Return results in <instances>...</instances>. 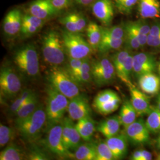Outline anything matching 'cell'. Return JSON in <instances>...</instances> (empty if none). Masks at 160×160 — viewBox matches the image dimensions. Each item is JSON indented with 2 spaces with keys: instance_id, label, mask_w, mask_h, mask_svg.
I'll return each instance as SVG.
<instances>
[{
  "instance_id": "51",
  "label": "cell",
  "mask_w": 160,
  "mask_h": 160,
  "mask_svg": "<svg viewBox=\"0 0 160 160\" xmlns=\"http://www.w3.org/2000/svg\"><path fill=\"white\" fill-rule=\"evenodd\" d=\"M74 1L78 5L87 7V6L92 5L96 0H74Z\"/></svg>"
},
{
  "instance_id": "21",
  "label": "cell",
  "mask_w": 160,
  "mask_h": 160,
  "mask_svg": "<svg viewBox=\"0 0 160 160\" xmlns=\"http://www.w3.org/2000/svg\"><path fill=\"white\" fill-rule=\"evenodd\" d=\"M38 98L34 92H33L30 96L24 102L22 107L16 113V123L24 120L30 116L38 108Z\"/></svg>"
},
{
  "instance_id": "13",
  "label": "cell",
  "mask_w": 160,
  "mask_h": 160,
  "mask_svg": "<svg viewBox=\"0 0 160 160\" xmlns=\"http://www.w3.org/2000/svg\"><path fill=\"white\" fill-rule=\"evenodd\" d=\"M92 12L97 19L106 26L112 22L114 9L111 0H96L92 5Z\"/></svg>"
},
{
  "instance_id": "20",
  "label": "cell",
  "mask_w": 160,
  "mask_h": 160,
  "mask_svg": "<svg viewBox=\"0 0 160 160\" xmlns=\"http://www.w3.org/2000/svg\"><path fill=\"white\" fill-rule=\"evenodd\" d=\"M122 122L119 116H113L100 122L97 129L106 138L117 135L120 130Z\"/></svg>"
},
{
  "instance_id": "47",
  "label": "cell",
  "mask_w": 160,
  "mask_h": 160,
  "mask_svg": "<svg viewBox=\"0 0 160 160\" xmlns=\"http://www.w3.org/2000/svg\"><path fill=\"white\" fill-rule=\"evenodd\" d=\"M84 59H75V58L68 57L67 67L65 69H67V71L69 73H72L80 68Z\"/></svg>"
},
{
  "instance_id": "8",
  "label": "cell",
  "mask_w": 160,
  "mask_h": 160,
  "mask_svg": "<svg viewBox=\"0 0 160 160\" xmlns=\"http://www.w3.org/2000/svg\"><path fill=\"white\" fill-rule=\"evenodd\" d=\"M62 123L49 128L46 138V145L49 149L62 158H74V154L65 147L62 138Z\"/></svg>"
},
{
  "instance_id": "48",
  "label": "cell",
  "mask_w": 160,
  "mask_h": 160,
  "mask_svg": "<svg viewBox=\"0 0 160 160\" xmlns=\"http://www.w3.org/2000/svg\"><path fill=\"white\" fill-rule=\"evenodd\" d=\"M40 28L32 25H22L20 33L24 37H30L37 33Z\"/></svg>"
},
{
  "instance_id": "30",
  "label": "cell",
  "mask_w": 160,
  "mask_h": 160,
  "mask_svg": "<svg viewBox=\"0 0 160 160\" xmlns=\"http://www.w3.org/2000/svg\"><path fill=\"white\" fill-rule=\"evenodd\" d=\"M120 101L121 100L119 97H116L106 103L96 106L94 108L99 113L103 115H108L114 112L119 108Z\"/></svg>"
},
{
  "instance_id": "2",
  "label": "cell",
  "mask_w": 160,
  "mask_h": 160,
  "mask_svg": "<svg viewBox=\"0 0 160 160\" xmlns=\"http://www.w3.org/2000/svg\"><path fill=\"white\" fill-rule=\"evenodd\" d=\"M42 53L46 62L53 67L59 66L65 59V50L62 36L55 31H49L43 38Z\"/></svg>"
},
{
  "instance_id": "22",
  "label": "cell",
  "mask_w": 160,
  "mask_h": 160,
  "mask_svg": "<svg viewBox=\"0 0 160 160\" xmlns=\"http://www.w3.org/2000/svg\"><path fill=\"white\" fill-rule=\"evenodd\" d=\"M75 126L83 140L87 142L91 140L96 131L95 122L91 116L78 120Z\"/></svg>"
},
{
  "instance_id": "53",
  "label": "cell",
  "mask_w": 160,
  "mask_h": 160,
  "mask_svg": "<svg viewBox=\"0 0 160 160\" xmlns=\"http://www.w3.org/2000/svg\"><path fill=\"white\" fill-rule=\"evenodd\" d=\"M152 154L150 152L146 150H142V160H152Z\"/></svg>"
},
{
  "instance_id": "26",
  "label": "cell",
  "mask_w": 160,
  "mask_h": 160,
  "mask_svg": "<svg viewBox=\"0 0 160 160\" xmlns=\"http://www.w3.org/2000/svg\"><path fill=\"white\" fill-rule=\"evenodd\" d=\"M133 72V56L130 54L126 58L120 72L117 74L118 77L129 87L133 86L131 80V75Z\"/></svg>"
},
{
  "instance_id": "46",
  "label": "cell",
  "mask_w": 160,
  "mask_h": 160,
  "mask_svg": "<svg viewBox=\"0 0 160 160\" xmlns=\"http://www.w3.org/2000/svg\"><path fill=\"white\" fill-rule=\"evenodd\" d=\"M73 16L74 18L75 23L77 24L78 32L80 33L83 32L87 28V21L86 18L80 12H73Z\"/></svg>"
},
{
  "instance_id": "19",
  "label": "cell",
  "mask_w": 160,
  "mask_h": 160,
  "mask_svg": "<svg viewBox=\"0 0 160 160\" xmlns=\"http://www.w3.org/2000/svg\"><path fill=\"white\" fill-rule=\"evenodd\" d=\"M138 84L142 92L145 94L154 95L160 91V77L154 72L139 77Z\"/></svg>"
},
{
  "instance_id": "11",
  "label": "cell",
  "mask_w": 160,
  "mask_h": 160,
  "mask_svg": "<svg viewBox=\"0 0 160 160\" xmlns=\"http://www.w3.org/2000/svg\"><path fill=\"white\" fill-rule=\"evenodd\" d=\"M127 138L135 145H141L148 142L150 132L143 119H138L125 128Z\"/></svg>"
},
{
  "instance_id": "36",
  "label": "cell",
  "mask_w": 160,
  "mask_h": 160,
  "mask_svg": "<svg viewBox=\"0 0 160 160\" xmlns=\"http://www.w3.org/2000/svg\"><path fill=\"white\" fill-rule=\"evenodd\" d=\"M33 92L28 89L22 92V93L20 94V95L12 103L10 108V111L11 113L16 114L17 111L22 107L23 103H24V102L30 96Z\"/></svg>"
},
{
  "instance_id": "49",
  "label": "cell",
  "mask_w": 160,
  "mask_h": 160,
  "mask_svg": "<svg viewBox=\"0 0 160 160\" xmlns=\"http://www.w3.org/2000/svg\"><path fill=\"white\" fill-rule=\"evenodd\" d=\"M52 6L58 12L67 8L70 4L71 0H50Z\"/></svg>"
},
{
  "instance_id": "18",
  "label": "cell",
  "mask_w": 160,
  "mask_h": 160,
  "mask_svg": "<svg viewBox=\"0 0 160 160\" xmlns=\"http://www.w3.org/2000/svg\"><path fill=\"white\" fill-rule=\"evenodd\" d=\"M138 14L142 18H155L160 17L159 0H138Z\"/></svg>"
},
{
  "instance_id": "35",
  "label": "cell",
  "mask_w": 160,
  "mask_h": 160,
  "mask_svg": "<svg viewBox=\"0 0 160 160\" xmlns=\"http://www.w3.org/2000/svg\"><path fill=\"white\" fill-rule=\"evenodd\" d=\"M119 97L118 95L114 92L110 90H106L100 92L94 100L93 106L95 107L98 105L103 103H106L114 99L116 97Z\"/></svg>"
},
{
  "instance_id": "17",
  "label": "cell",
  "mask_w": 160,
  "mask_h": 160,
  "mask_svg": "<svg viewBox=\"0 0 160 160\" xmlns=\"http://www.w3.org/2000/svg\"><path fill=\"white\" fill-rule=\"evenodd\" d=\"M106 142L113 155L114 160H120L126 154L128 150V138L124 135H116L106 138Z\"/></svg>"
},
{
  "instance_id": "41",
  "label": "cell",
  "mask_w": 160,
  "mask_h": 160,
  "mask_svg": "<svg viewBox=\"0 0 160 160\" xmlns=\"http://www.w3.org/2000/svg\"><path fill=\"white\" fill-rule=\"evenodd\" d=\"M59 22L65 27L66 30L72 33H78L77 24L73 16V12L69 13L61 18L59 20Z\"/></svg>"
},
{
  "instance_id": "16",
  "label": "cell",
  "mask_w": 160,
  "mask_h": 160,
  "mask_svg": "<svg viewBox=\"0 0 160 160\" xmlns=\"http://www.w3.org/2000/svg\"><path fill=\"white\" fill-rule=\"evenodd\" d=\"M129 88L131 96V102L136 110L138 115L148 114L152 108L150 106L148 97L143 92H141L134 86Z\"/></svg>"
},
{
  "instance_id": "57",
  "label": "cell",
  "mask_w": 160,
  "mask_h": 160,
  "mask_svg": "<svg viewBox=\"0 0 160 160\" xmlns=\"http://www.w3.org/2000/svg\"><path fill=\"white\" fill-rule=\"evenodd\" d=\"M157 160H160V154L157 155Z\"/></svg>"
},
{
  "instance_id": "45",
  "label": "cell",
  "mask_w": 160,
  "mask_h": 160,
  "mask_svg": "<svg viewBox=\"0 0 160 160\" xmlns=\"http://www.w3.org/2000/svg\"><path fill=\"white\" fill-rule=\"evenodd\" d=\"M123 26L126 28L127 29L130 30L132 32V33L135 36V37L137 38L138 40L139 41L141 47L145 46V45H147V36H148V35L142 34L138 30L134 29L133 28H132L131 26L129 24V23H126Z\"/></svg>"
},
{
  "instance_id": "42",
  "label": "cell",
  "mask_w": 160,
  "mask_h": 160,
  "mask_svg": "<svg viewBox=\"0 0 160 160\" xmlns=\"http://www.w3.org/2000/svg\"><path fill=\"white\" fill-rule=\"evenodd\" d=\"M45 20L29 14L23 16L22 25H32L41 29L45 23Z\"/></svg>"
},
{
  "instance_id": "6",
  "label": "cell",
  "mask_w": 160,
  "mask_h": 160,
  "mask_svg": "<svg viewBox=\"0 0 160 160\" xmlns=\"http://www.w3.org/2000/svg\"><path fill=\"white\" fill-rule=\"evenodd\" d=\"M14 63L24 74L30 77L38 74L39 62L38 54L33 45H29L18 49L14 57Z\"/></svg>"
},
{
  "instance_id": "52",
  "label": "cell",
  "mask_w": 160,
  "mask_h": 160,
  "mask_svg": "<svg viewBox=\"0 0 160 160\" xmlns=\"http://www.w3.org/2000/svg\"><path fill=\"white\" fill-rule=\"evenodd\" d=\"M132 160H142V150H138L135 151L132 155Z\"/></svg>"
},
{
  "instance_id": "15",
  "label": "cell",
  "mask_w": 160,
  "mask_h": 160,
  "mask_svg": "<svg viewBox=\"0 0 160 160\" xmlns=\"http://www.w3.org/2000/svg\"><path fill=\"white\" fill-rule=\"evenodd\" d=\"M29 12L30 14L45 20L56 15L58 12L50 0H35L29 6Z\"/></svg>"
},
{
  "instance_id": "32",
  "label": "cell",
  "mask_w": 160,
  "mask_h": 160,
  "mask_svg": "<svg viewBox=\"0 0 160 160\" xmlns=\"http://www.w3.org/2000/svg\"><path fill=\"white\" fill-rule=\"evenodd\" d=\"M96 146L97 154L96 160H114L113 155L106 141H101Z\"/></svg>"
},
{
  "instance_id": "38",
  "label": "cell",
  "mask_w": 160,
  "mask_h": 160,
  "mask_svg": "<svg viewBox=\"0 0 160 160\" xmlns=\"http://www.w3.org/2000/svg\"><path fill=\"white\" fill-rule=\"evenodd\" d=\"M131 53L128 50H124L119 52L113 55L112 62L114 65L116 75L120 72V69L122 68V67L124 63L126 58Z\"/></svg>"
},
{
  "instance_id": "5",
  "label": "cell",
  "mask_w": 160,
  "mask_h": 160,
  "mask_svg": "<svg viewBox=\"0 0 160 160\" xmlns=\"http://www.w3.org/2000/svg\"><path fill=\"white\" fill-rule=\"evenodd\" d=\"M46 122V111L39 105L34 113L16 125L22 137L31 141L38 137Z\"/></svg>"
},
{
  "instance_id": "34",
  "label": "cell",
  "mask_w": 160,
  "mask_h": 160,
  "mask_svg": "<svg viewBox=\"0 0 160 160\" xmlns=\"http://www.w3.org/2000/svg\"><path fill=\"white\" fill-rule=\"evenodd\" d=\"M138 0H114V5L119 12L123 14H129L138 4Z\"/></svg>"
},
{
  "instance_id": "40",
  "label": "cell",
  "mask_w": 160,
  "mask_h": 160,
  "mask_svg": "<svg viewBox=\"0 0 160 160\" xmlns=\"http://www.w3.org/2000/svg\"><path fill=\"white\" fill-rule=\"evenodd\" d=\"M81 139L82 138L80 135V133L76 128L75 124H73L71 128V132L69 139L68 149L69 151H75L80 145Z\"/></svg>"
},
{
  "instance_id": "44",
  "label": "cell",
  "mask_w": 160,
  "mask_h": 160,
  "mask_svg": "<svg viewBox=\"0 0 160 160\" xmlns=\"http://www.w3.org/2000/svg\"><path fill=\"white\" fill-rule=\"evenodd\" d=\"M132 28L138 30L142 34L148 35L149 33L151 27L147 23L143 21H137V22H128Z\"/></svg>"
},
{
  "instance_id": "54",
  "label": "cell",
  "mask_w": 160,
  "mask_h": 160,
  "mask_svg": "<svg viewBox=\"0 0 160 160\" xmlns=\"http://www.w3.org/2000/svg\"><path fill=\"white\" fill-rule=\"evenodd\" d=\"M157 108L160 110V94L158 95L157 100Z\"/></svg>"
},
{
  "instance_id": "3",
  "label": "cell",
  "mask_w": 160,
  "mask_h": 160,
  "mask_svg": "<svg viewBox=\"0 0 160 160\" xmlns=\"http://www.w3.org/2000/svg\"><path fill=\"white\" fill-rule=\"evenodd\" d=\"M48 80L50 86L69 100L80 94L79 85L65 68L53 67L49 72Z\"/></svg>"
},
{
  "instance_id": "12",
  "label": "cell",
  "mask_w": 160,
  "mask_h": 160,
  "mask_svg": "<svg viewBox=\"0 0 160 160\" xmlns=\"http://www.w3.org/2000/svg\"><path fill=\"white\" fill-rule=\"evenodd\" d=\"M67 111L69 118L72 120L77 121L91 116L92 113V109L87 98L80 94L69 100Z\"/></svg>"
},
{
  "instance_id": "37",
  "label": "cell",
  "mask_w": 160,
  "mask_h": 160,
  "mask_svg": "<svg viewBox=\"0 0 160 160\" xmlns=\"http://www.w3.org/2000/svg\"><path fill=\"white\" fill-rule=\"evenodd\" d=\"M14 132L11 128L0 125V147L1 148L4 147L12 141Z\"/></svg>"
},
{
  "instance_id": "24",
  "label": "cell",
  "mask_w": 160,
  "mask_h": 160,
  "mask_svg": "<svg viewBox=\"0 0 160 160\" xmlns=\"http://www.w3.org/2000/svg\"><path fill=\"white\" fill-rule=\"evenodd\" d=\"M137 112L132 106L131 102L125 100L122 106L119 113L122 125L124 128L131 125L137 120Z\"/></svg>"
},
{
  "instance_id": "39",
  "label": "cell",
  "mask_w": 160,
  "mask_h": 160,
  "mask_svg": "<svg viewBox=\"0 0 160 160\" xmlns=\"http://www.w3.org/2000/svg\"><path fill=\"white\" fill-rule=\"evenodd\" d=\"M125 30L124 42L127 47L132 50H137L141 48V45L135 36L132 33L131 31L123 26Z\"/></svg>"
},
{
  "instance_id": "29",
  "label": "cell",
  "mask_w": 160,
  "mask_h": 160,
  "mask_svg": "<svg viewBox=\"0 0 160 160\" xmlns=\"http://www.w3.org/2000/svg\"><path fill=\"white\" fill-rule=\"evenodd\" d=\"M23 157L22 150L13 144L8 145L0 152L1 160H23Z\"/></svg>"
},
{
  "instance_id": "4",
  "label": "cell",
  "mask_w": 160,
  "mask_h": 160,
  "mask_svg": "<svg viewBox=\"0 0 160 160\" xmlns=\"http://www.w3.org/2000/svg\"><path fill=\"white\" fill-rule=\"evenodd\" d=\"M62 38L66 54L69 58L84 59L89 57L92 52L88 41L79 33L63 31Z\"/></svg>"
},
{
  "instance_id": "43",
  "label": "cell",
  "mask_w": 160,
  "mask_h": 160,
  "mask_svg": "<svg viewBox=\"0 0 160 160\" xmlns=\"http://www.w3.org/2000/svg\"><path fill=\"white\" fill-rule=\"evenodd\" d=\"M71 76L78 85L88 84L92 81V79L91 72H84V73H81L78 74L72 75Z\"/></svg>"
},
{
  "instance_id": "1",
  "label": "cell",
  "mask_w": 160,
  "mask_h": 160,
  "mask_svg": "<svg viewBox=\"0 0 160 160\" xmlns=\"http://www.w3.org/2000/svg\"><path fill=\"white\" fill-rule=\"evenodd\" d=\"M48 98L46 104V121L49 128L61 123L64 114L68 110V99L51 86L47 90Z\"/></svg>"
},
{
  "instance_id": "50",
  "label": "cell",
  "mask_w": 160,
  "mask_h": 160,
  "mask_svg": "<svg viewBox=\"0 0 160 160\" xmlns=\"http://www.w3.org/2000/svg\"><path fill=\"white\" fill-rule=\"evenodd\" d=\"M29 159L32 160H48L47 157L40 151H34L32 152L29 157Z\"/></svg>"
},
{
  "instance_id": "25",
  "label": "cell",
  "mask_w": 160,
  "mask_h": 160,
  "mask_svg": "<svg viewBox=\"0 0 160 160\" xmlns=\"http://www.w3.org/2000/svg\"><path fill=\"white\" fill-rule=\"evenodd\" d=\"M96 146L92 143L80 144L75 150L74 158L78 160H96Z\"/></svg>"
},
{
  "instance_id": "55",
  "label": "cell",
  "mask_w": 160,
  "mask_h": 160,
  "mask_svg": "<svg viewBox=\"0 0 160 160\" xmlns=\"http://www.w3.org/2000/svg\"><path fill=\"white\" fill-rule=\"evenodd\" d=\"M157 145H158V148L160 149V135L157 139Z\"/></svg>"
},
{
  "instance_id": "14",
  "label": "cell",
  "mask_w": 160,
  "mask_h": 160,
  "mask_svg": "<svg viewBox=\"0 0 160 160\" xmlns=\"http://www.w3.org/2000/svg\"><path fill=\"white\" fill-rule=\"evenodd\" d=\"M22 12L18 9L8 12L3 21V30L8 36H14L20 32L23 23Z\"/></svg>"
},
{
  "instance_id": "9",
  "label": "cell",
  "mask_w": 160,
  "mask_h": 160,
  "mask_svg": "<svg viewBox=\"0 0 160 160\" xmlns=\"http://www.w3.org/2000/svg\"><path fill=\"white\" fill-rule=\"evenodd\" d=\"M22 82L18 76L9 67H4L0 71L1 95L7 98L16 96L20 91Z\"/></svg>"
},
{
  "instance_id": "23",
  "label": "cell",
  "mask_w": 160,
  "mask_h": 160,
  "mask_svg": "<svg viewBox=\"0 0 160 160\" xmlns=\"http://www.w3.org/2000/svg\"><path fill=\"white\" fill-rule=\"evenodd\" d=\"M87 41L93 51H98L102 38V27L94 22H90L86 28Z\"/></svg>"
},
{
  "instance_id": "31",
  "label": "cell",
  "mask_w": 160,
  "mask_h": 160,
  "mask_svg": "<svg viewBox=\"0 0 160 160\" xmlns=\"http://www.w3.org/2000/svg\"><path fill=\"white\" fill-rule=\"evenodd\" d=\"M147 45L152 48H160V23H155L151 27L147 36Z\"/></svg>"
},
{
  "instance_id": "27",
  "label": "cell",
  "mask_w": 160,
  "mask_h": 160,
  "mask_svg": "<svg viewBox=\"0 0 160 160\" xmlns=\"http://www.w3.org/2000/svg\"><path fill=\"white\" fill-rule=\"evenodd\" d=\"M124 42V39H114L102 36L98 48V51L101 53H104L112 50L118 49L122 46Z\"/></svg>"
},
{
  "instance_id": "28",
  "label": "cell",
  "mask_w": 160,
  "mask_h": 160,
  "mask_svg": "<svg viewBox=\"0 0 160 160\" xmlns=\"http://www.w3.org/2000/svg\"><path fill=\"white\" fill-rule=\"evenodd\" d=\"M145 123L150 132H160V110L157 107L152 108Z\"/></svg>"
},
{
  "instance_id": "10",
  "label": "cell",
  "mask_w": 160,
  "mask_h": 160,
  "mask_svg": "<svg viewBox=\"0 0 160 160\" xmlns=\"http://www.w3.org/2000/svg\"><path fill=\"white\" fill-rule=\"evenodd\" d=\"M157 66L154 57L149 53L141 52L133 56V72L138 78L154 72Z\"/></svg>"
},
{
  "instance_id": "7",
  "label": "cell",
  "mask_w": 160,
  "mask_h": 160,
  "mask_svg": "<svg viewBox=\"0 0 160 160\" xmlns=\"http://www.w3.org/2000/svg\"><path fill=\"white\" fill-rule=\"evenodd\" d=\"M92 78L97 86L108 85L116 77L114 65L108 58H102L92 63Z\"/></svg>"
},
{
  "instance_id": "33",
  "label": "cell",
  "mask_w": 160,
  "mask_h": 160,
  "mask_svg": "<svg viewBox=\"0 0 160 160\" xmlns=\"http://www.w3.org/2000/svg\"><path fill=\"white\" fill-rule=\"evenodd\" d=\"M102 36L114 39H124L125 30L123 27L115 26L110 28H102Z\"/></svg>"
},
{
  "instance_id": "56",
  "label": "cell",
  "mask_w": 160,
  "mask_h": 160,
  "mask_svg": "<svg viewBox=\"0 0 160 160\" xmlns=\"http://www.w3.org/2000/svg\"><path fill=\"white\" fill-rule=\"evenodd\" d=\"M157 69H158V72L159 74L160 77V62L158 63V66H157Z\"/></svg>"
}]
</instances>
